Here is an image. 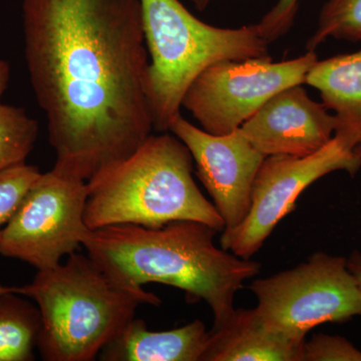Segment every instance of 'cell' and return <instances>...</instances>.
<instances>
[{
    "mask_svg": "<svg viewBox=\"0 0 361 361\" xmlns=\"http://www.w3.org/2000/svg\"><path fill=\"white\" fill-rule=\"evenodd\" d=\"M16 291V287H6L0 284V295L7 293V292Z\"/></svg>",
    "mask_w": 361,
    "mask_h": 361,
    "instance_id": "24",
    "label": "cell"
},
{
    "mask_svg": "<svg viewBox=\"0 0 361 361\" xmlns=\"http://www.w3.org/2000/svg\"><path fill=\"white\" fill-rule=\"evenodd\" d=\"M304 84L318 90L325 108L334 111V139L343 148L355 151L361 145V49L318 59Z\"/></svg>",
    "mask_w": 361,
    "mask_h": 361,
    "instance_id": "13",
    "label": "cell"
},
{
    "mask_svg": "<svg viewBox=\"0 0 361 361\" xmlns=\"http://www.w3.org/2000/svg\"><path fill=\"white\" fill-rule=\"evenodd\" d=\"M249 288L265 324L299 341L324 323L361 315V290L348 260L323 252L292 269L255 280Z\"/></svg>",
    "mask_w": 361,
    "mask_h": 361,
    "instance_id": "6",
    "label": "cell"
},
{
    "mask_svg": "<svg viewBox=\"0 0 361 361\" xmlns=\"http://www.w3.org/2000/svg\"><path fill=\"white\" fill-rule=\"evenodd\" d=\"M348 265L349 270L353 273L357 281L358 286L361 290V253L360 252H355L351 254L350 258L348 259Z\"/></svg>",
    "mask_w": 361,
    "mask_h": 361,
    "instance_id": "21",
    "label": "cell"
},
{
    "mask_svg": "<svg viewBox=\"0 0 361 361\" xmlns=\"http://www.w3.org/2000/svg\"><path fill=\"white\" fill-rule=\"evenodd\" d=\"M360 168L355 151L343 148L334 137L310 156L266 157L254 180L248 215L237 227L223 230L221 247L240 258L250 259L278 223L295 209L306 188L337 171L355 176Z\"/></svg>",
    "mask_w": 361,
    "mask_h": 361,
    "instance_id": "9",
    "label": "cell"
},
{
    "mask_svg": "<svg viewBox=\"0 0 361 361\" xmlns=\"http://www.w3.org/2000/svg\"><path fill=\"white\" fill-rule=\"evenodd\" d=\"M23 20L54 168L87 182L154 130L140 0H23Z\"/></svg>",
    "mask_w": 361,
    "mask_h": 361,
    "instance_id": "1",
    "label": "cell"
},
{
    "mask_svg": "<svg viewBox=\"0 0 361 361\" xmlns=\"http://www.w3.org/2000/svg\"><path fill=\"white\" fill-rule=\"evenodd\" d=\"M9 78H11V68L6 61L0 59V99L8 85Z\"/></svg>",
    "mask_w": 361,
    "mask_h": 361,
    "instance_id": "22",
    "label": "cell"
},
{
    "mask_svg": "<svg viewBox=\"0 0 361 361\" xmlns=\"http://www.w3.org/2000/svg\"><path fill=\"white\" fill-rule=\"evenodd\" d=\"M42 327L39 307L16 296L0 295V361L35 360V348Z\"/></svg>",
    "mask_w": 361,
    "mask_h": 361,
    "instance_id": "15",
    "label": "cell"
},
{
    "mask_svg": "<svg viewBox=\"0 0 361 361\" xmlns=\"http://www.w3.org/2000/svg\"><path fill=\"white\" fill-rule=\"evenodd\" d=\"M193 158L175 135H151L137 151L87 180L85 222L161 228L197 221L223 231L224 221L193 179Z\"/></svg>",
    "mask_w": 361,
    "mask_h": 361,
    "instance_id": "3",
    "label": "cell"
},
{
    "mask_svg": "<svg viewBox=\"0 0 361 361\" xmlns=\"http://www.w3.org/2000/svg\"><path fill=\"white\" fill-rule=\"evenodd\" d=\"M40 175L39 169L25 163L0 172V239L4 227Z\"/></svg>",
    "mask_w": 361,
    "mask_h": 361,
    "instance_id": "18",
    "label": "cell"
},
{
    "mask_svg": "<svg viewBox=\"0 0 361 361\" xmlns=\"http://www.w3.org/2000/svg\"><path fill=\"white\" fill-rule=\"evenodd\" d=\"M317 61L315 51H307L279 63L269 56L219 61L207 68L190 85L182 106L206 132L230 134L277 92L303 85Z\"/></svg>",
    "mask_w": 361,
    "mask_h": 361,
    "instance_id": "8",
    "label": "cell"
},
{
    "mask_svg": "<svg viewBox=\"0 0 361 361\" xmlns=\"http://www.w3.org/2000/svg\"><path fill=\"white\" fill-rule=\"evenodd\" d=\"M303 361H361V350L344 337L315 334L305 342Z\"/></svg>",
    "mask_w": 361,
    "mask_h": 361,
    "instance_id": "19",
    "label": "cell"
},
{
    "mask_svg": "<svg viewBox=\"0 0 361 361\" xmlns=\"http://www.w3.org/2000/svg\"><path fill=\"white\" fill-rule=\"evenodd\" d=\"M210 332L201 320L167 331H151L132 320L99 353L104 361H202Z\"/></svg>",
    "mask_w": 361,
    "mask_h": 361,
    "instance_id": "14",
    "label": "cell"
},
{
    "mask_svg": "<svg viewBox=\"0 0 361 361\" xmlns=\"http://www.w3.org/2000/svg\"><path fill=\"white\" fill-rule=\"evenodd\" d=\"M142 30L151 61L148 97L154 130L167 133L180 114L190 85L209 66L223 61L268 56L258 25L217 27L194 16L180 0H140Z\"/></svg>",
    "mask_w": 361,
    "mask_h": 361,
    "instance_id": "5",
    "label": "cell"
},
{
    "mask_svg": "<svg viewBox=\"0 0 361 361\" xmlns=\"http://www.w3.org/2000/svg\"><path fill=\"white\" fill-rule=\"evenodd\" d=\"M87 194V180L54 168L42 173L4 227L0 254L39 271L61 264L90 230L85 222Z\"/></svg>",
    "mask_w": 361,
    "mask_h": 361,
    "instance_id": "7",
    "label": "cell"
},
{
    "mask_svg": "<svg viewBox=\"0 0 361 361\" xmlns=\"http://www.w3.org/2000/svg\"><path fill=\"white\" fill-rule=\"evenodd\" d=\"M16 293L37 304L42 327L37 348L45 361H92L144 304L159 306L155 294L120 286L82 254L39 271Z\"/></svg>",
    "mask_w": 361,
    "mask_h": 361,
    "instance_id": "4",
    "label": "cell"
},
{
    "mask_svg": "<svg viewBox=\"0 0 361 361\" xmlns=\"http://www.w3.org/2000/svg\"><path fill=\"white\" fill-rule=\"evenodd\" d=\"M300 0H278L257 23L261 35L268 44L283 37L293 25Z\"/></svg>",
    "mask_w": 361,
    "mask_h": 361,
    "instance_id": "20",
    "label": "cell"
},
{
    "mask_svg": "<svg viewBox=\"0 0 361 361\" xmlns=\"http://www.w3.org/2000/svg\"><path fill=\"white\" fill-rule=\"evenodd\" d=\"M169 132L189 149L197 176L224 221V230L241 224L250 210L252 187L266 157L240 129L230 134H210L180 114L171 123Z\"/></svg>",
    "mask_w": 361,
    "mask_h": 361,
    "instance_id": "10",
    "label": "cell"
},
{
    "mask_svg": "<svg viewBox=\"0 0 361 361\" xmlns=\"http://www.w3.org/2000/svg\"><path fill=\"white\" fill-rule=\"evenodd\" d=\"M329 39L361 42V0H329L322 6L306 49L315 51Z\"/></svg>",
    "mask_w": 361,
    "mask_h": 361,
    "instance_id": "17",
    "label": "cell"
},
{
    "mask_svg": "<svg viewBox=\"0 0 361 361\" xmlns=\"http://www.w3.org/2000/svg\"><path fill=\"white\" fill-rule=\"evenodd\" d=\"M217 230L197 221H177L161 228L114 225L89 230L84 246L115 283L130 289L160 283L205 301L214 326L227 319L237 292L260 272V263L240 258L214 244Z\"/></svg>",
    "mask_w": 361,
    "mask_h": 361,
    "instance_id": "2",
    "label": "cell"
},
{
    "mask_svg": "<svg viewBox=\"0 0 361 361\" xmlns=\"http://www.w3.org/2000/svg\"><path fill=\"white\" fill-rule=\"evenodd\" d=\"M265 157H306L334 139L336 118L301 85L277 92L240 128Z\"/></svg>",
    "mask_w": 361,
    "mask_h": 361,
    "instance_id": "11",
    "label": "cell"
},
{
    "mask_svg": "<svg viewBox=\"0 0 361 361\" xmlns=\"http://www.w3.org/2000/svg\"><path fill=\"white\" fill-rule=\"evenodd\" d=\"M355 155L357 156L358 158H360L361 160V145L360 146L356 147V148L355 149Z\"/></svg>",
    "mask_w": 361,
    "mask_h": 361,
    "instance_id": "25",
    "label": "cell"
},
{
    "mask_svg": "<svg viewBox=\"0 0 361 361\" xmlns=\"http://www.w3.org/2000/svg\"><path fill=\"white\" fill-rule=\"evenodd\" d=\"M202 361H303L305 341L271 329L255 308H237L214 326Z\"/></svg>",
    "mask_w": 361,
    "mask_h": 361,
    "instance_id": "12",
    "label": "cell"
},
{
    "mask_svg": "<svg viewBox=\"0 0 361 361\" xmlns=\"http://www.w3.org/2000/svg\"><path fill=\"white\" fill-rule=\"evenodd\" d=\"M191 4H193V6L196 7L198 11H204L210 6L211 1L212 0H189Z\"/></svg>",
    "mask_w": 361,
    "mask_h": 361,
    "instance_id": "23",
    "label": "cell"
},
{
    "mask_svg": "<svg viewBox=\"0 0 361 361\" xmlns=\"http://www.w3.org/2000/svg\"><path fill=\"white\" fill-rule=\"evenodd\" d=\"M39 137V123L25 109L0 103V172L25 163Z\"/></svg>",
    "mask_w": 361,
    "mask_h": 361,
    "instance_id": "16",
    "label": "cell"
}]
</instances>
